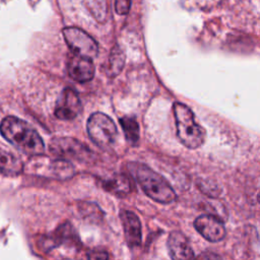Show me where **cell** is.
Segmentation results:
<instances>
[{
  "label": "cell",
  "instance_id": "ba28073f",
  "mask_svg": "<svg viewBox=\"0 0 260 260\" xmlns=\"http://www.w3.org/2000/svg\"><path fill=\"white\" fill-rule=\"evenodd\" d=\"M81 109L77 92L71 87H66L56 103L55 116L60 120H72L79 115Z\"/></svg>",
  "mask_w": 260,
  "mask_h": 260
},
{
  "label": "cell",
  "instance_id": "2e32d148",
  "mask_svg": "<svg viewBox=\"0 0 260 260\" xmlns=\"http://www.w3.org/2000/svg\"><path fill=\"white\" fill-rule=\"evenodd\" d=\"M125 62V57L122 51L115 47L111 53L110 56V64H109V74L111 76H115L119 74V72L122 70Z\"/></svg>",
  "mask_w": 260,
  "mask_h": 260
},
{
  "label": "cell",
  "instance_id": "5bb4252c",
  "mask_svg": "<svg viewBox=\"0 0 260 260\" xmlns=\"http://www.w3.org/2000/svg\"><path fill=\"white\" fill-rule=\"evenodd\" d=\"M104 188L116 195H126L131 191V182L126 176L116 175L104 182Z\"/></svg>",
  "mask_w": 260,
  "mask_h": 260
},
{
  "label": "cell",
  "instance_id": "8992f818",
  "mask_svg": "<svg viewBox=\"0 0 260 260\" xmlns=\"http://www.w3.org/2000/svg\"><path fill=\"white\" fill-rule=\"evenodd\" d=\"M50 151L64 159H75L82 162L92 158L90 149L80 141L71 137H57L50 141Z\"/></svg>",
  "mask_w": 260,
  "mask_h": 260
},
{
  "label": "cell",
  "instance_id": "3957f363",
  "mask_svg": "<svg viewBox=\"0 0 260 260\" xmlns=\"http://www.w3.org/2000/svg\"><path fill=\"white\" fill-rule=\"evenodd\" d=\"M173 113L179 140L188 148L201 146L205 138V130L194 120L193 112L182 103H175Z\"/></svg>",
  "mask_w": 260,
  "mask_h": 260
},
{
  "label": "cell",
  "instance_id": "277c9868",
  "mask_svg": "<svg viewBox=\"0 0 260 260\" xmlns=\"http://www.w3.org/2000/svg\"><path fill=\"white\" fill-rule=\"evenodd\" d=\"M86 129L90 139L102 148L109 147L117 136V127L114 121L104 113H94L87 120Z\"/></svg>",
  "mask_w": 260,
  "mask_h": 260
},
{
  "label": "cell",
  "instance_id": "30bf717a",
  "mask_svg": "<svg viewBox=\"0 0 260 260\" xmlns=\"http://www.w3.org/2000/svg\"><path fill=\"white\" fill-rule=\"evenodd\" d=\"M67 68L70 77L78 82L89 81L94 75L92 59L78 54H74L69 59Z\"/></svg>",
  "mask_w": 260,
  "mask_h": 260
},
{
  "label": "cell",
  "instance_id": "8fae6325",
  "mask_svg": "<svg viewBox=\"0 0 260 260\" xmlns=\"http://www.w3.org/2000/svg\"><path fill=\"white\" fill-rule=\"evenodd\" d=\"M123 224L125 240L130 247H137L141 243V224L135 213L123 210L120 214Z\"/></svg>",
  "mask_w": 260,
  "mask_h": 260
},
{
  "label": "cell",
  "instance_id": "5b68a950",
  "mask_svg": "<svg viewBox=\"0 0 260 260\" xmlns=\"http://www.w3.org/2000/svg\"><path fill=\"white\" fill-rule=\"evenodd\" d=\"M29 171L43 177L65 180L73 176V166L64 158H50L46 156L34 155L29 161Z\"/></svg>",
  "mask_w": 260,
  "mask_h": 260
},
{
  "label": "cell",
  "instance_id": "7a4b0ae2",
  "mask_svg": "<svg viewBox=\"0 0 260 260\" xmlns=\"http://www.w3.org/2000/svg\"><path fill=\"white\" fill-rule=\"evenodd\" d=\"M131 169L144 193L159 203H171L176 193L167 180L143 164H132Z\"/></svg>",
  "mask_w": 260,
  "mask_h": 260
},
{
  "label": "cell",
  "instance_id": "7c38bea8",
  "mask_svg": "<svg viewBox=\"0 0 260 260\" xmlns=\"http://www.w3.org/2000/svg\"><path fill=\"white\" fill-rule=\"evenodd\" d=\"M170 255L173 259H191L194 253L187 238L180 232H172L168 239Z\"/></svg>",
  "mask_w": 260,
  "mask_h": 260
},
{
  "label": "cell",
  "instance_id": "9a60e30c",
  "mask_svg": "<svg viewBox=\"0 0 260 260\" xmlns=\"http://www.w3.org/2000/svg\"><path fill=\"white\" fill-rule=\"evenodd\" d=\"M120 125L127 140L131 143H136L139 139V126L136 120L134 118L125 116L120 119Z\"/></svg>",
  "mask_w": 260,
  "mask_h": 260
},
{
  "label": "cell",
  "instance_id": "e0dca14e",
  "mask_svg": "<svg viewBox=\"0 0 260 260\" xmlns=\"http://www.w3.org/2000/svg\"><path fill=\"white\" fill-rule=\"evenodd\" d=\"M131 1L132 0H115L116 12L120 15L127 14L131 6Z\"/></svg>",
  "mask_w": 260,
  "mask_h": 260
},
{
  "label": "cell",
  "instance_id": "ac0fdd59",
  "mask_svg": "<svg viewBox=\"0 0 260 260\" xmlns=\"http://www.w3.org/2000/svg\"><path fill=\"white\" fill-rule=\"evenodd\" d=\"M87 257L89 259H108L109 255L106 252H101V253H96V252H90Z\"/></svg>",
  "mask_w": 260,
  "mask_h": 260
},
{
  "label": "cell",
  "instance_id": "6da1fadb",
  "mask_svg": "<svg viewBox=\"0 0 260 260\" xmlns=\"http://www.w3.org/2000/svg\"><path fill=\"white\" fill-rule=\"evenodd\" d=\"M0 133L8 142L26 154L34 156L45 151V144L40 134L17 117H5L0 123Z\"/></svg>",
  "mask_w": 260,
  "mask_h": 260
},
{
  "label": "cell",
  "instance_id": "9c48e42d",
  "mask_svg": "<svg viewBox=\"0 0 260 260\" xmlns=\"http://www.w3.org/2000/svg\"><path fill=\"white\" fill-rule=\"evenodd\" d=\"M197 232L209 242H218L225 236V229L220 219L213 215L202 214L194 221Z\"/></svg>",
  "mask_w": 260,
  "mask_h": 260
},
{
  "label": "cell",
  "instance_id": "4fadbf2b",
  "mask_svg": "<svg viewBox=\"0 0 260 260\" xmlns=\"http://www.w3.org/2000/svg\"><path fill=\"white\" fill-rule=\"evenodd\" d=\"M0 171L6 176H17L22 173L23 164L14 153L0 146Z\"/></svg>",
  "mask_w": 260,
  "mask_h": 260
},
{
  "label": "cell",
  "instance_id": "d6986e66",
  "mask_svg": "<svg viewBox=\"0 0 260 260\" xmlns=\"http://www.w3.org/2000/svg\"><path fill=\"white\" fill-rule=\"evenodd\" d=\"M257 198H258V201H259V202H260V193H259V194H258V196H257Z\"/></svg>",
  "mask_w": 260,
  "mask_h": 260
},
{
  "label": "cell",
  "instance_id": "52a82bcc",
  "mask_svg": "<svg viewBox=\"0 0 260 260\" xmlns=\"http://www.w3.org/2000/svg\"><path fill=\"white\" fill-rule=\"evenodd\" d=\"M62 32L66 44L74 54L91 59L98 55L99 47L96 42L82 29L78 27H65Z\"/></svg>",
  "mask_w": 260,
  "mask_h": 260
}]
</instances>
